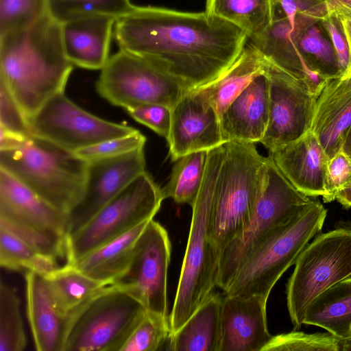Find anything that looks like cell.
<instances>
[{
    "instance_id": "cell-1",
    "label": "cell",
    "mask_w": 351,
    "mask_h": 351,
    "mask_svg": "<svg viewBox=\"0 0 351 351\" xmlns=\"http://www.w3.org/2000/svg\"><path fill=\"white\" fill-rule=\"evenodd\" d=\"M119 49L145 56L186 91L201 88L225 72L247 43L234 25L203 12L136 6L117 19Z\"/></svg>"
},
{
    "instance_id": "cell-2",
    "label": "cell",
    "mask_w": 351,
    "mask_h": 351,
    "mask_svg": "<svg viewBox=\"0 0 351 351\" xmlns=\"http://www.w3.org/2000/svg\"><path fill=\"white\" fill-rule=\"evenodd\" d=\"M0 80L27 122L64 92L74 66L64 52L61 24L48 14L25 29L0 36Z\"/></svg>"
},
{
    "instance_id": "cell-3",
    "label": "cell",
    "mask_w": 351,
    "mask_h": 351,
    "mask_svg": "<svg viewBox=\"0 0 351 351\" xmlns=\"http://www.w3.org/2000/svg\"><path fill=\"white\" fill-rule=\"evenodd\" d=\"M210 151L215 164L210 234L221 255L254 215L265 186L267 158L249 143L228 141Z\"/></svg>"
},
{
    "instance_id": "cell-4",
    "label": "cell",
    "mask_w": 351,
    "mask_h": 351,
    "mask_svg": "<svg viewBox=\"0 0 351 351\" xmlns=\"http://www.w3.org/2000/svg\"><path fill=\"white\" fill-rule=\"evenodd\" d=\"M0 168L69 215L82 197L88 161L32 136L17 148L0 150Z\"/></svg>"
},
{
    "instance_id": "cell-5",
    "label": "cell",
    "mask_w": 351,
    "mask_h": 351,
    "mask_svg": "<svg viewBox=\"0 0 351 351\" xmlns=\"http://www.w3.org/2000/svg\"><path fill=\"white\" fill-rule=\"evenodd\" d=\"M215 164L208 151L202 183L192 217L176 293L169 315L171 335L182 326L217 287L220 253L210 234Z\"/></svg>"
},
{
    "instance_id": "cell-6",
    "label": "cell",
    "mask_w": 351,
    "mask_h": 351,
    "mask_svg": "<svg viewBox=\"0 0 351 351\" xmlns=\"http://www.w3.org/2000/svg\"><path fill=\"white\" fill-rule=\"evenodd\" d=\"M327 210L311 200L300 211L276 228L238 269L224 294L259 295L268 299L271 289L309 241L319 234Z\"/></svg>"
},
{
    "instance_id": "cell-7",
    "label": "cell",
    "mask_w": 351,
    "mask_h": 351,
    "mask_svg": "<svg viewBox=\"0 0 351 351\" xmlns=\"http://www.w3.org/2000/svg\"><path fill=\"white\" fill-rule=\"evenodd\" d=\"M147 311L123 288L107 285L69 317L63 351H121Z\"/></svg>"
},
{
    "instance_id": "cell-8",
    "label": "cell",
    "mask_w": 351,
    "mask_h": 351,
    "mask_svg": "<svg viewBox=\"0 0 351 351\" xmlns=\"http://www.w3.org/2000/svg\"><path fill=\"white\" fill-rule=\"evenodd\" d=\"M267 158L265 186L254 215L220 255L217 287L223 291L251 253L311 200L287 179L269 154Z\"/></svg>"
},
{
    "instance_id": "cell-9",
    "label": "cell",
    "mask_w": 351,
    "mask_h": 351,
    "mask_svg": "<svg viewBox=\"0 0 351 351\" xmlns=\"http://www.w3.org/2000/svg\"><path fill=\"white\" fill-rule=\"evenodd\" d=\"M286 286L287 305L295 329L320 293L351 276V229L317 234L299 254Z\"/></svg>"
},
{
    "instance_id": "cell-10",
    "label": "cell",
    "mask_w": 351,
    "mask_h": 351,
    "mask_svg": "<svg viewBox=\"0 0 351 351\" xmlns=\"http://www.w3.org/2000/svg\"><path fill=\"white\" fill-rule=\"evenodd\" d=\"M163 199L161 189L144 171L84 225L66 236V263H74L99 246L152 219Z\"/></svg>"
},
{
    "instance_id": "cell-11",
    "label": "cell",
    "mask_w": 351,
    "mask_h": 351,
    "mask_svg": "<svg viewBox=\"0 0 351 351\" xmlns=\"http://www.w3.org/2000/svg\"><path fill=\"white\" fill-rule=\"evenodd\" d=\"M96 90L113 106L125 110L145 104L171 109L184 88L150 59L119 49L101 70Z\"/></svg>"
},
{
    "instance_id": "cell-12",
    "label": "cell",
    "mask_w": 351,
    "mask_h": 351,
    "mask_svg": "<svg viewBox=\"0 0 351 351\" xmlns=\"http://www.w3.org/2000/svg\"><path fill=\"white\" fill-rule=\"evenodd\" d=\"M28 124L32 136L72 153L137 130L90 114L70 100L64 92L49 99Z\"/></svg>"
},
{
    "instance_id": "cell-13",
    "label": "cell",
    "mask_w": 351,
    "mask_h": 351,
    "mask_svg": "<svg viewBox=\"0 0 351 351\" xmlns=\"http://www.w3.org/2000/svg\"><path fill=\"white\" fill-rule=\"evenodd\" d=\"M171 252L167 231L151 219L136 241L128 269L115 283L136 298L148 312L165 318L169 317L167 276Z\"/></svg>"
},
{
    "instance_id": "cell-14",
    "label": "cell",
    "mask_w": 351,
    "mask_h": 351,
    "mask_svg": "<svg viewBox=\"0 0 351 351\" xmlns=\"http://www.w3.org/2000/svg\"><path fill=\"white\" fill-rule=\"evenodd\" d=\"M265 74L269 83V122L259 143L273 152L311 130L317 96L305 82L267 59Z\"/></svg>"
},
{
    "instance_id": "cell-15",
    "label": "cell",
    "mask_w": 351,
    "mask_h": 351,
    "mask_svg": "<svg viewBox=\"0 0 351 351\" xmlns=\"http://www.w3.org/2000/svg\"><path fill=\"white\" fill-rule=\"evenodd\" d=\"M144 171V148L114 158L88 161L82 197L69 213L67 235L84 225Z\"/></svg>"
},
{
    "instance_id": "cell-16",
    "label": "cell",
    "mask_w": 351,
    "mask_h": 351,
    "mask_svg": "<svg viewBox=\"0 0 351 351\" xmlns=\"http://www.w3.org/2000/svg\"><path fill=\"white\" fill-rule=\"evenodd\" d=\"M167 140L174 162L188 154L208 151L226 143L219 114L201 88L186 91L171 109Z\"/></svg>"
},
{
    "instance_id": "cell-17",
    "label": "cell",
    "mask_w": 351,
    "mask_h": 351,
    "mask_svg": "<svg viewBox=\"0 0 351 351\" xmlns=\"http://www.w3.org/2000/svg\"><path fill=\"white\" fill-rule=\"evenodd\" d=\"M267 302L255 295L223 297L219 351H263L272 337L267 326Z\"/></svg>"
},
{
    "instance_id": "cell-18",
    "label": "cell",
    "mask_w": 351,
    "mask_h": 351,
    "mask_svg": "<svg viewBox=\"0 0 351 351\" xmlns=\"http://www.w3.org/2000/svg\"><path fill=\"white\" fill-rule=\"evenodd\" d=\"M351 126V71L328 78L317 95L311 131L328 158L341 151Z\"/></svg>"
},
{
    "instance_id": "cell-19",
    "label": "cell",
    "mask_w": 351,
    "mask_h": 351,
    "mask_svg": "<svg viewBox=\"0 0 351 351\" xmlns=\"http://www.w3.org/2000/svg\"><path fill=\"white\" fill-rule=\"evenodd\" d=\"M269 154L280 171L299 191L308 197L324 195L328 157L311 130Z\"/></svg>"
},
{
    "instance_id": "cell-20",
    "label": "cell",
    "mask_w": 351,
    "mask_h": 351,
    "mask_svg": "<svg viewBox=\"0 0 351 351\" xmlns=\"http://www.w3.org/2000/svg\"><path fill=\"white\" fill-rule=\"evenodd\" d=\"M268 122L269 83L264 72L254 79L221 116L223 138L225 142H260Z\"/></svg>"
},
{
    "instance_id": "cell-21",
    "label": "cell",
    "mask_w": 351,
    "mask_h": 351,
    "mask_svg": "<svg viewBox=\"0 0 351 351\" xmlns=\"http://www.w3.org/2000/svg\"><path fill=\"white\" fill-rule=\"evenodd\" d=\"M0 217L67 235L68 214L0 168Z\"/></svg>"
},
{
    "instance_id": "cell-22",
    "label": "cell",
    "mask_w": 351,
    "mask_h": 351,
    "mask_svg": "<svg viewBox=\"0 0 351 351\" xmlns=\"http://www.w3.org/2000/svg\"><path fill=\"white\" fill-rule=\"evenodd\" d=\"M117 19L97 15L61 23V36L66 57L74 65L101 70L108 62Z\"/></svg>"
},
{
    "instance_id": "cell-23",
    "label": "cell",
    "mask_w": 351,
    "mask_h": 351,
    "mask_svg": "<svg viewBox=\"0 0 351 351\" xmlns=\"http://www.w3.org/2000/svg\"><path fill=\"white\" fill-rule=\"evenodd\" d=\"M27 315L37 351H63L69 318L56 308L45 277L25 271Z\"/></svg>"
},
{
    "instance_id": "cell-24",
    "label": "cell",
    "mask_w": 351,
    "mask_h": 351,
    "mask_svg": "<svg viewBox=\"0 0 351 351\" xmlns=\"http://www.w3.org/2000/svg\"><path fill=\"white\" fill-rule=\"evenodd\" d=\"M291 25L285 15L275 12L271 25L258 39L248 41L269 62L303 80L317 96L328 80L303 58L290 34Z\"/></svg>"
},
{
    "instance_id": "cell-25",
    "label": "cell",
    "mask_w": 351,
    "mask_h": 351,
    "mask_svg": "<svg viewBox=\"0 0 351 351\" xmlns=\"http://www.w3.org/2000/svg\"><path fill=\"white\" fill-rule=\"evenodd\" d=\"M150 220L99 246L72 265L105 285L115 284L128 269L136 241Z\"/></svg>"
},
{
    "instance_id": "cell-26",
    "label": "cell",
    "mask_w": 351,
    "mask_h": 351,
    "mask_svg": "<svg viewBox=\"0 0 351 351\" xmlns=\"http://www.w3.org/2000/svg\"><path fill=\"white\" fill-rule=\"evenodd\" d=\"M223 296L213 293L172 333L167 350L173 351H219L221 341V311Z\"/></svg>"
},
{
    "instance_id": "cell-27",
    "label": "cell",
    "mask_w": 351,
    "mask_h": 351,
    "mask_svg": "<svg viewBox=\"0 0 351 351\" xmlns=\"http://www.w3.org/2000/svg\"><path fill=\"white\" fill-rule=\"evenodd\" d=\"M266 59L250 43L233 64L213 82L199 88L219 119L229 105L257 76L264 73Z\"/></svg>"
},
{
    "instance_id": "cell-28",
    "label": "cell",
    "mask_w": 351,
    "mask_h": 351,
    "mask_svg": "<svg viewBox=\"0 0 351 351\" xmlns=\"http://www.w3.org/2000/svg\"><path fill=\"white\" fill-rule=\"evenodd\" d=\"M304 324L321 327L340 340L351 335V278L320 293L306 310Z\"/></svg>"
},
{
    "instance_id": "cell-29",
    "label": "cell",
    "mask_w": 351,
    "mask_h": 351,
    "mask_svg": "<svg viewBox=\"0 0 351 351\" xmlns=\"http://www.w3.org/2000/svg\"><path fill=\"white\" fill-rule=\"evenodd\" d=\"M45 277L56 308L68 318L107 286L69 263Z\"/></svg>"
},
{
    "instance_id": "cell-30",
    "label": "cell",
    "mask_w": 351,
    "mask_h": 351,
    "mask_svg": "<svg viewBox=\"0 0 351 351\" xmlns=\"http://www.w3.org/2000/svg\"><path fill=\"white\" fill-rule=\"evenodd\" d=\"M205 13L229 22L246 34L248 41L259 38L271 25L274 0H206Z\"/></svg>"
},
{
    "instance_id": "cell-31",
    "label": "cell",
    "mask_w": 351,
    "mask_h": 351,
    "mask_svg": "<svg viewBox=\"0 0 351 351\" xmlns=\"http://www.w3.org/2000/svg\"><path fill=\"white\" fill-rule=\"evenodd\" d=\"M319 25L320 20L298 14L291 36L300 53L315 71L326 78L340 76L342 72L335 51Z\"/></svg>"
},
{
    "instance_id": "cell-32",
    "label": "cell",
    "mask_w": 351,
    "mask_h": 351,
    "mask_svg": "<svg viewBox=\"0 0 351 351\" xmlns=\"http://www.w3.org/2000/svg\"><path fill=\"white\" fill-rule=\"evenodd\" d=\"M208 151L188 154L175 161L169 180L161 189L164 199L192 206L198 195L206 168Z\"/></svg>"
},
{
    "instance_id": "cell-33",
    "label": "cell",
    "mask_w": 351,
    "mask_h": 351,
    "mask_svg": "<svg viewBox=\"0 0 351 351\" xmlns=\"http://www.w3.org/2000/svg\"><path fill=\"white\" fill-rule=\"evenodd\" d=\"M47 3L48 14L60 24L97 15L117 19L134 7L130 0H47Z\"/></svg>"
},
{
    "instance_id": "cell-34",
    "label": "cell",
    "mask_w": 351,
    "mask_h": 351,
    "mask_svg": "<svg viewBox=\"0 0 351 351\" xmlns=\"http://www.w3.org/2000/svg\"><path fill=\"white\" fill-rule=\"evenodd\" d=\"M14 288L0 281V351H23L27 338Z\"/></svg>"
},
{
    "instance_id": "cell-35",
    "label": "cell",
    "mask_w": 351,
    "mask_h": 351,
    "mask_svg": "<svg viewBox=\"0 0 351 351\" xmlns=\"http://www.w3.org/2000/svg\"><path fill=\"white\" fill-rule=\"evenodd\" d=\"M47 255L34 248L8 230L0 228V265L15 271L43 273L47 267Z\"/></svg>"
},
{
    "instance_id": "cell-36",
    "label": "cell",
    "mask_w": 351,
    "mask_h": 351,
    "mask_svg": "<svg viewBox=\"0 0 351 351\" xmlns=\"http://www.w3.org/2000/svg\"><path fill=\"white\" fill-rule=\"evenodd\" d=\"M47 14V0H0V36L25 29Z\"/></svg>"
},
{
    "instance_id": "cell-37",
    "label": "cell",
    "mask_w": 351,
    "mask_h": 351,
    "mask_svg": "<svg viewBox=\"0 0 351 351\" xmlns=\"http://www.w3.org/2000/svg\"><path fill=\"white\" fill-rule=\"evenodd\" d=\"M170 336L169 319L147 311L121 351L161 350Z\"/></svg>"
},
{
    "instance_id": "cell-38",
    "label": "cell",
    "mask_w": 351,
    "mask_h": 351,
    "mask_svg": "<svg viewBox=\"0 0 351 351\" xmlns=\"http://www.w3.org/2000/svg\"><path fill=\"white\" fill-rule=\"evenodd\" d=\"M0 228L18 237L38 253L56 258L66 256V236L1 217Z\"/></svg>"
},
{
    "instance_id": "cell-39",
    "label": "cell",
    "mask_w": 351,
    "mask_h": 351,
    "mask_svg": "<svg viewBox=\"0 0 351 351\" xmlns=\"http://www.w3.org/2000/svg\"><path fill=\"white\" fill-rule=\"evenodd\" d=\"M263 351H340V339L328 332L295 330L272 336Z\"/></svg>"
},
{
    "instance_id": "cell-40",
    "label": "cell",
    "mask_w": 351,
    "mask_h": 351,
    "mask_svg": "<svg viewBox=\"0 0 351 351\" xmlns=\"http://www.w3.org/2000/svg\"><path fill=\"white\" fill-rule=\"evenodd\" d=\"M146 137L138 130L117 138L108 139L80 149L74 154L86 160L93 161L114 158L144 148Z\"/></svg>"
},
{
    "instance_id": "cell-41",
    "label": "cell",
    "mask_w": 351,
    "mask_h": 351,
    "mask_svg": "<svg viewBox=\"0 0 351 351\" xmlns=\"http://www.w3.org/2000/svg\"><path fill=\"white\" fill-rule=\"evenodd\" d=\"M351 181V158L341 150L328 158L326 166L324 202L335 199L337 193Z\"/></svg>"
},
{
    "instance_id": "cell-42",
    "label": "cell",
    "mask_w": 351,
    "mask_h": 351,
    "mask_svg": "<svg viewBox=\"0 0 351 351\" xmlns=\"http://www.w3.org/2000/svg\"><path fill=\"white\" fill-rule=\"evenodd\" d=\"M0 128L31 136L27 120L5 84L0 80Z\"/></svg>"
},
{
    "instance_id": "cell-43",
    "label": "cell",
    "mask_w": 351,
    "mask_h": 351,
    "mask_svg": "<svg viewBox=\"0 0 351 351\" xmlns=\"http://www.w3.org/2000/svg\"><path fill=\"white\" fill-rule=\"evenodd\" d=\"M137 122L167 139L171 127V109L157 104H145L125 109Z\"/></svg>"
},
{
    "instance_id": "cell-44",
    "label": "cell",
    "mask_w": 351,
    "mask_h": 351,
    "mask_svg": "<svg viewBox=\"0 0 351 351\" xmlns=\"http://www.w3.org/2000/svg\"><path fill=\"white\" fill-rule=\"evenodd\" d=\"M328 0H274V12L282 14L291 25V32L295 28L298 14L309 15L319 20L328 14Z\"/></svg>"
},
{
    "instance_id": "cell-45",
    "label": "cell",
    "mask_w": 351,
    "mask_h": 351,
    "mask_svg": "<svg viewBox=\"0 0 351 351\" xmlns=\"http://www.w3.org/2000/svg\"><path fill=\"white\" fill-rule=\"evenodd\" d=\"M320 23L330 38L343 74L348 71L350 64L349 49L343 33L336 18L330 13Z\"/></svg>"
},
{
    "instance_id": "cell-46",
    "label": "cell",
    "mask_w": 351,
    "mask_h": 351,
    "mask_svg": "<svg viewBox=\"0 0 351 351\" xmlns=\"http://www.w3.org/2000/svg\"><path fill=\"white\" fill-rule=\"evenodd\" d=\"M328 13L337 20L348 43L350 56L349 68L351 71V8L341 4L335 5L328 9Z\"/></svg>"
},
{
    "instance_id": "cell-47",
    "label": "cell",
    "mask_w": 351,
    "mask_h": 351,
    "mask_svg": "<svg viewBox=\"0 0 351 351\" xmlns=\"http://www.w3.org/2000/svg\"><path fill=\"white\" fill-rule=\"evenodd\" d=\"M31 136L12 132L0 128V150L17 148L25 144Z\"/></svg>"
},
{
    "instance_id": "cell-48",
    "label": "cell",
    "mask_w": 351,
    "mask_h": 351,
    "mask_svg": "<svg viewBox=\"0 0 351 351\" xmlns=\"http://www.w3.org/2000/svg\"><path fill=\"white\" fill-rule=\"evenodd\" d=\"M335 199L343 207H351V181L338 191Z\"/></svg>"
},
{
    "instance_id": "cell-49",
    "label": "cell",
    "mask_w": 351,
    "mask_h": 351,
    "mask_svg": "<svg viewBox=\"0 0 351 351\" xmlns=\"http://www.w3.org/2000/svg\"><path fill=\"white\" fill-rule=\"evenodd\" d=\"M341 150L351 158V126L346 133Z\"/></svg>"
},
{
    "instance_id": "cell-50",
    "label": "cell",
    "mask_w": 351,
    "mask_h": 351,
    "mask_svg": "<svg viewBox=\"0 0 351 351\" xmlns=\"http://www.w3.org/2000/svg\"><path fill=\"white\" fill-rule=\"evenodd\" d=\"M341 351H351V335L343 340H340Z\"/></svg>"
},
{
    "instance_id": "cell-51",
    "label": "cell",
    "mask_w": 351,
    "mask_h": 351,
    "mask_svg": "<svg viewBox=\"0 0 351 351\" xmlns=\"http://www.w3.org/2000/svg\"><path fill=\"white\" fill-rule=\"evenodd\" d=\"M351 0H328L327 4H328V9L331 8L332 6L337 5V4H341V3H346Z\"/></svg>"
},
{
    "instance_id": "cell-52",
    "label": "cell",
    "mask_w": 351,
    "mask_h": 351,
    "mask_svg": "<svg viewBox=\"0 0 351 351\" xmlns=\"http://www.w3.org/2000/svg\"><path fill=\"white\" fill-rule=\"evenodd\" d=\"M341 5H344L350 8H351V1L346 3H341ZM334 6V5H333Z\"/></svg>"
}]
</instances>
